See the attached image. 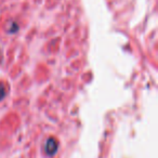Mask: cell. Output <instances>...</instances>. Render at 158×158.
I'll list each match as a JSON object with an SVG mask.
<instances>
[{
    "label": "cell",
    "instance_id": "obj_1",
    "mask_svg": "<svg viewBox=\"0 0 158 158\" xmlns=\"http://www.w3.org/2000/svg\"><path fill=\"white\" fill-rule=\"evenodd\" d=\"M59 143L54 138H49L44 143V152L48 156H53L57 152Z\"/></svg>",
    "mask_w": 158,
    "mask_h": 158
},
{
    "label": "cell",
    "instance_id": "obj_2",
    "mask_svg": "<svg viewBox=\"0 0 158 158\" xmlns=\"http://www.w3.org/2000/svg\"><path fill=\"white\" fill-rule=\"evenodd\" d=\"M6 93H7V91H6L5 86L2 84H0V101L6 97Z\"/></svg>",
    "mask_w": 158,
    "mask_h": 158
}]
</instances>
